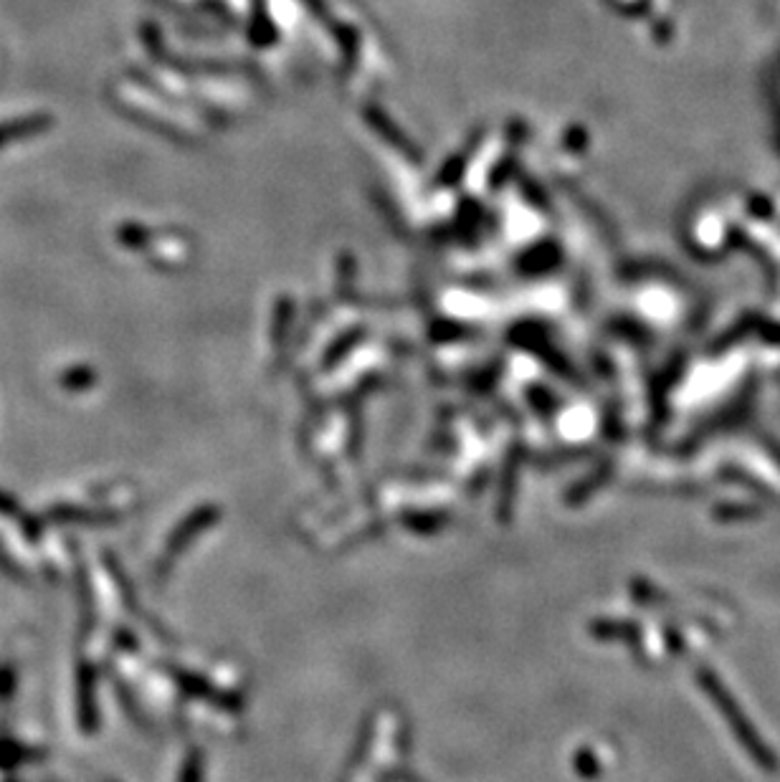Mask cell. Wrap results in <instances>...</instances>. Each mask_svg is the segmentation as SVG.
I'll return each instance as SVG.
<instances>
[{
    "label": "cell",
    "mask_w": 780,
    "mask_h": 782,
    "mask_svg": "<svg viewBox=\"0 0 780 782\" xmlns=\"http://www.w3.org/2000/svg\"><path fill=\"white\" fill-rule=\"evenodd\" d=\"M702 686H705L707 694L712 696V702L717 704V709H720L722 717L727 719V724H730V729H732V734L737 737V742H740V745H743L745 750H748L750 755L755 757V760L770 765V762H773V757H770L768 747H765V742L760 739V734L755 732L753 727H750L748 717L743 714V709L737 707V702L730 696V691L722 686V681L712 674H702Z\"/></svg>",
    "instance_id": "1"
},
{
    "label": "cell",
    "mask_w": 780,
    "mask_h": 782,
    "mask_svg": "<svg viewBox=\"0 0 780 782\" xmlns=\"http://www.w3.org/2000/svg\"><path fill=\"white\" fill-rule=\"evenodd\" d=\"M46 119H23V122H13V125H3L0 127V145H6V142L21 140L23 135H31V132L44 130Z\"/></svg>",
    "instance_id": "2"
}]
</instances>
